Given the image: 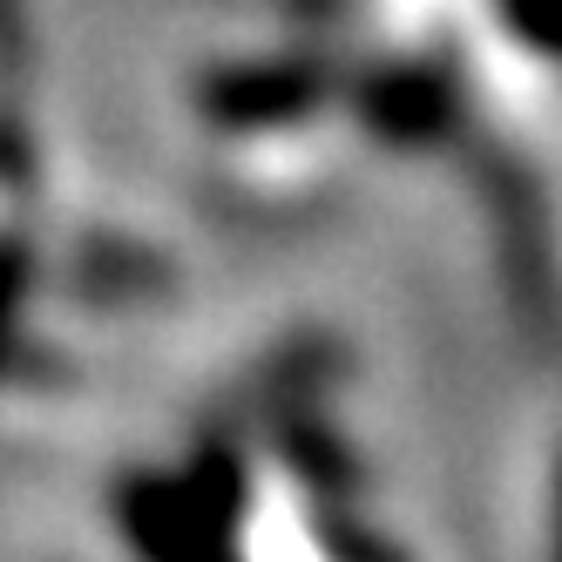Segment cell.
<instances>
[{"label":"cell","instance_id":"6da1fadb","mask_svg":"<svg viewBox=\"0 0 562 562\" xmlns=\"http://www.w3.org/2000/svg\"><path fill=\"white\" fill-rule=\"evenodd\" d=\"M34 292H42V245H34L27 231L0 224V373H8V359L21 352Z\"/></svg>","mask_w":562,"mask_h":562},{"label":"cell","instance_id":"7a4b0ae2","mask_svg":"<svg viewBox=\"0 0 562 562\" xmlns=\"http://www.w3.org/2000/svg\"><path fill=\"white\" fill-rule=\"evenodd\" d=\"M27 170V130H21V27L14 0H0V183Z\"/></svg>","mask_w":562,"mask_h":562}]
</instances>
